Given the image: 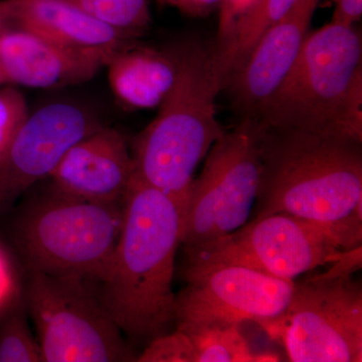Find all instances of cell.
<instances>
[{"instance_id":"22","label":"cell","mask_w":362,"mask_h":362,"mask_svg":"<svg viewBox=\"0 0 362 362\" xmlns=\"http://www.w3.org/2000/svg\"><path fill=\"white\" fill-rule=\"evenodd\" d=\"M259 0H221L220 20L214 51L220 54L232 40L235 28L245 16L251 13Z\"/></svg>"},{"instance_id":"10","label":"cell","mask_w":362,"mask_h":362,"mask_svg":"<svg viewBox=\"0 0 362 362\" xmlns=\"http://www.w3.org/2000/svg\"><path fill=\"white\" fill-rule=\"evenodd\" d=\"M176 294L175 325L201 323L262 325L289 304L295 281L283 280L242 266H218L185 276Z\"/></svg>"},{"instance_id":"19","label":"cell","mask_w":362,"mask_h":362,"mask_svg":"<svg viewBox=\"0 0 362 362\" xmlns=\"http://www.w3.org/2000/svg\"><path fill=\"white\" fill-rule=\"evenodd\" d=\"M95 20L136 40L147 32L151 14L147 0H64Z\"/></svg>"},{"instance_id":"3","label":"cell","mask_w":362,"mask_h":362,"mask_svg":"<svg viewBox=\"0 0 362 362\" xmlns=\"http://www.w3.org/2000/svg\"><path fill=\"white\" fill-rule=\"evenodd\" d=\"M175 84L156 118L132 142L134 175L187 206L197 165L226 131L216 119L223 90L214 45L192 39L173 47Z\"/></svg>"},{"instance_id":"12","label":"cell","mask_w":362,"mask_h":362,"mask_svg":"<svg viewBox=\"0 0 362 362\" xmlns=\"http://www.w3.org/2000/svg\"><path fill=\"white\" fill-rule=\"evenodd\" d=\"M319 1L295 0L287 13L259 37L244 65L228 80L223 90L230 93L240 119L258 120L297 59Z\"/></svg>"},{"instance_id":"4","label":"cell","mask_w":362,"mask_h":362,"mask_svg":"<svg viewBox=\"0 0 362 362\" xmlns=\"http://www.w3.org/2000/svg\"><path fill=\"white\" fill-rule=\"evenodd\" d=\"M362 70L356 25L331 21L309 30L291 69L261 112L262 126L357 139L347 118L352 83Z\"/></svg>"},{"instance_id":"1","label":"cell","mask_w":362,"mask_h":362,"mask_svg":"<svg viewBox=\"0 0 362 362\" xmlns=\"http://www.w3.org/2000/svg\"><path fill=\"white\" fill-rule=\"evenodd\" d=\"M185 204L133 175L110 277L101 285L107 309L130 339L149 343L175 321V257Z\"/></svg>"},{"instance_id":"2","label":"cell","mask_w":362,"mask_h":362,"mask_svg":"<svg viewBox=\"0 0 362 362\" xmlns=\"http://www.w3.org/2000/svg\"><path fill=\"white\" fill-rule=\"evenodd\" d=\"M361 145L259 123L262 170L252 220L289 214L362 233Z\"/></svg>"},{"instance_id":"28","label":"cell","mask_w":362,"mask_h":362,"mask_svg":"<svg viewBox=\"0 0 362 362\" xmlns=\"http://www.w3.org/2000/svg\"><path fill=\"white\" fill-rule=\"evenodd\" d=\"M157 1L160 2L162 4H169L170 0H157Z\"/></svg>"},{"instance_id":"27","label":"cell","mask_w":362,"mask_h":362,"mask_svg":"<svg viewBox=\"0 0 362 362\" xmlns=\"http://www.w3.org/2000/svg\"><path fill=\"white\" fill-rule=\"evenodd\" d=\"M7 85L6 78L4 77V75H2L1 71H0V87H2V86Z\"/></svg>"},{"instance_id":"13","label":"cell","mask_w":362,"mask_h":362,"mask_svg":"<svg viewBox=\"0 0 362 362\" xmlns=\"http://www.w3.org/2000/svg\"><path fill=\"white\" fill-rule=\"evenodd\" d=\"M134 161L122 133L100 127L71 146L49 180L59 194L100 204H123Z\"/></svg>"},{"instance_id":"16","label":"cell","mask_w":362,"mask_h":362,"mask_svg":"<svg viewBox=\"0 0 362 362\" xmlns=\"http://www.w3.org/2000/svg\"><path fill=\"white\" fill-rule=\"evenodd\" d=\"M132 42L107 63L112 92L124 108L146 110L160 106L175 84V49H158Z\"/></svg>"},{"instance_id":"21","label":"cell","mask_w":362,"mask_h":362,"mask_svg":"<svg viewBox=\"0 0 362 362\" xmlns=\"http://www.w3.org/2000/svg\"><path fill=\"white\" fill-rule=\"evenodd\" d=\"M28 116L25 99L20 90L9 86L0 87V156Z\"/></svg>"},{"instance_id":"8","label":"cell","mask_w":362,"mask_h":362,"mask_svg":"<svg viewBox=\"0 0 362 362\" xmlns=\"http://www.w3.org/2000/svg\"><path fill=\"white\" fill-rule=\"evenodd\" d=\"M292 362L362 361V288L349 277L320 274L294 283L277 318L262 324Z\"/></svg>"},{"instance_id":"18","label":"cell","mask_w":362,"mask_h":362,"mask_svg":"<svg viewBox=\"0 0 362 362\" xmlns=\"http://www.w3.org/2000/svg\"><path fill=\"white\" fill-rule=\"evenodd\" d=\"M295 0H259L235 28L232 40L218 57L223 89L240 70L259 37L287 13Z\"/></svg>"},{"instance_id":"26","label":"cell","mask_w":362,"mask_h":362,"mask_svg":"<svg viewBox=\"0 0 362 362\" xmlns=\"http://www.w3.org/2000/svg\"><path fill=\"white\" fill-rule=\"evenodd\" d=\"M11 25V1L0 0V35Z\"/></svg>"},{"instance_id":"11","label":"cell","mask_w":362,"mask_h":362,"mask_svg":"<svg viewBox=\"0 0 362 362\" xmlns=\"http://www.w3.org/2000/svg\"><path fill=\"white\" fill-rule=\"evenodd\" d=\"M100 127L87 111L66 102L47 105L26 117L0 156V214L49 178L68 149Z\"/></svg>"},{"instance_id":"23","label":"cell","mask_w":362,"mask_h":362,"mask_svg":"<svg viewBox=\"0 0 362 362\" xmlns=\"http://www.w3.org/2000/svg\"><path fill=\"white\" fill-rule=\"evenodd\" d=\"M221 0H170L168 6L192 18H204L218 7Z\"/></svg>"},{"instance_id":"17","label":"cell","mask_w":362,"mask_h":362,"mask_svg":"<svg viewBox=\"0 0 362 362\" xmlns=\"http://www.w3.org/2000/svg\"><path fill=\"white\" fill-rule=\"evenodd\" d=\"M276 357L252 354L240 324L201 323L176 326L175 332L152 340L137 361H275Z\"/></svg>"},{"instance_id":"25","label":"cell","mask_w":362,"mask_h":362,"mask_svg":"<svg viewBox=\"0 0 362 362\" xmlns=\"http://www.w3.org/2000/svg\"><path fill=\"white\" fill-rule=\"evenodd\" d=\"M14 278L4 252L0 250V309L4 308L14 294Z\"/></svg>"},{"instance_id":"14","label":"cell","mask_w":362,"mask_h":362,"mask_svg":"<svg viewBox=\"0 0 362 362\" xmlns=\"http://www.w3.org/2000/svg\"><path fill=\"white\" fill-rule=\"evenodd\" d=\"M111 57L64 47L16 25L0 35V71L7 84L42 89L82 84Z\"/></svg>"},{"instance_id":"5","label":"cell","mask_w":362,"mask_h":362,"mask_svg":"<svg viewBox=\"0 0 362 362\" xmlns=\"http://www.w3.org/2000/svg\"><path fill=\"white\" fill-rule=\"evenodd\" d=\"M123 206L83 201L51 187L18 226V246L28 271L103 284L113 269Z\"/></svg>"},{"instance_id":"9","label":"cell","mask_w":362,"mask_h":362,"mask_svg":"<svg viewBox=\"0 0 362 362\" xmlns=\"http://www.w3.org/2000/svg\"><path fill=\"white\" fill-rule=\"evenodd\" d=\"M206 157L204 169L192 181L188 194L183 250L218 239L247 223L262 170L258 121L240 119Z\"/></svg>"},{"instance_id":"6","label":"cell","mask_w":362,"mask_h":362,"mask_svg":"<svg viewBox=\"0 0 362 362\" xmlns=\"http://www.w3.org/2000/svg\"><path fill=\"white\" fill-rule=\"evenodd\" d=\"M362 244V233L289 214L251 220L235 232L185 250L183 277L218 266H242L283 280L330 265Z\"/></svg>"},{"instance_id":"20","label":"cell","mask_w":362,"mask_h":362,"mask_svg":"<svg viewBox=\"0 0 362 362\" xmlns=\"http://www.w3.org/2000/svg\"><path fill=\"white\" fill-rule=\"evenodd\" d=\"M40 361V343L33 337L25 312L16 307L0 324V362Z\"/></svg>"},{"instance_id":"24","label":"cell","mask_w":362,"mask_h":362,"mask_svg":"<svg viewBox=\"0 0 362 362\" xmlns=\"http://www.w3.org/2000/svg\"><path fill=\"white\" fill-rule=\"evenodd\" d=\"M362 0H335L332 21L344 25H356L361 20Z\"/></svg>"},{"instance_id":"15","label":"cell","mask_w":362,"mask_h":362,"mask_svg":"<svg viewBox=\"0 0 362 362\" xmlns=\"http://www.w3.org/2000/svg\"><path fill=\"white\" fill-rule=\"evenodd\" d=\"M9 1L11 25L25 28L64 47L113 56L135 42L64 0Z\"/></svg>"},{"instance_id":"7","label":"cell","mask_w":362,"mask_h":362,"mask_svg":"<svg viewBox=\"0 0 362 362\" xmlns=\"http://www.w3.org/2000/svg\"><path fill=\"white\" fill-rule=\"evenodd\" d=\"M101 283L30 272L26 306L44 362L137 361L102 297Z\"/></svg>"}]
</instances>
